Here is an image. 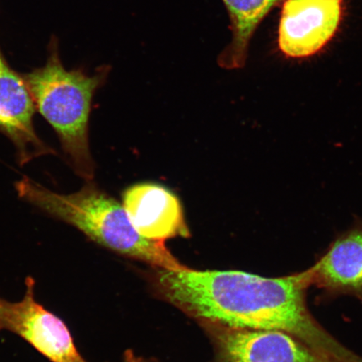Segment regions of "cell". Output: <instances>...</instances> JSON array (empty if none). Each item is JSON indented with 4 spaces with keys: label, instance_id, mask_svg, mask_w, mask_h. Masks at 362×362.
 I'll list each match as a JSON object with an SVG mask.
<instances>
[{
    "label": "cell",
    "instance_id": "1",
    "mask_svg": "<svg viewBox=\"0 0 362 362\" xmlns=\"http://www.w3.org/2000/svg\"><path fill=\"white\" fill-rule=\"evenodd\" d=\"M163 298L185 313L224 327L279 330L304 343L325 362H362L317 321L307 306L312 271L265 278L242 271L156 269Z\"/></svg>",
    "mask_w": 362,
    "mask_h": 362
},
{
    "label": "cell",
    "instance_id": "2",
    "mask_svg": "<svg viewBox=\"0 0 362 362\" xmlns=\"http://www.w3.org/2000/svg\"><path fill=\"white\" fill-rule=\"evenodd\" d=\"M22 200L49 216L74 226L93 242L119 255L139 260L156 269H187L172 255L164 242L140 235L123 205L102 191L93 180L78 192L64 194L49 191L28 177L16 184Z\"/></svg>",
    "mask_w": 362,
    "mask_h": 362
},
{
    "label": "cell",
    "instance_id": "3",
    "mask_svg": "<svg viewBox=\"0 0 362 362\" xmlns=\"http://www.w3.org/2000/svg\"><path fill=\"white\" fill-rule=\"evenodd\" d=\"M45 64L23 75L36 110L55 132L67 162L80 177L93 180L95 165L90 156L88 127L95 93L106 83L111 67H99L94 75L81 68L66 70L53 37Z\"/></svg>",
    "mask_w": 362,
    "mask_h": 362
},
{
    "label": "cell",
    "instance_id": "4",
    "mask_svg": "<svg viewBox=\"0 0 362 362\" xmlns=\"http://www.w3.org/2000/svg\"><path fill=\"white\" fill-rule=\"evenodd\" d=\"M35 284L33 279H27L21 301L0 296V330L18 334L52 362H88L64 321L36 301Z\"/></svg>",
    "mask_w": 362,
    "mask_h": 362
},
{
    "label": "cell",
    "instance_id": "5",
    "mask_svg": "<svg viewBox=\"0 0 362 362\" xmlns=\"http://www.w3.org/2000/svg\"><path fill=\"white\" fill-rule=\"evenodd\" d=\"M346 0H284L278 45L283 55L304 59L316 55L336 35Z\"/></svg>",
    "mask_w": 362,
    "mask_h": 362
},
{
    "label": "cell",
    "instance_id": "6",
    "mask_svg": "<svg viewBox=\"0 0 362 362\" xmlns=\"http://www.w3.org/2000/svg\"><path fill=\"white\" fill-rule=\"evenodd\" d=\"M204 323L209 329L219 362H325L304 343L279 330Z\"/></svg>",
    "mask_w": 362,
    "mask_h": 362
},
{
    "label": "cell",
    "instance_id": "7",
    "mask_svg": "<svg viewBox=\"0 0 362 362\" xmlns=\"http://www.w3.org/2000/svg\"><path fill=\"white\" fill-rule=\"evenodd\" d=\"M35 112L33 98L23 75L13 69L0 49V133L13 143L20 165L40 156L57 155L55 149L36 133Z\"/></svg>",
    "mask_w": 362,
    "mask_h": 362
},
{
    "label": "cell",
    "instance_id": "8",
    "mask_svg": "<svg viewBox=\"0 0 362 362\" xmlns=\"http://www.w3.org/2000/svg\"><path fill=\"white\" fill-rule=\"evenodd\" d=\"M123 206L131 223L144 238L165 242L191 235L179 198L162 185H133L123 194Z\"/></svg>",
    "mask_w": 362,
    "mask_h": 362
},
{
    "label": "cell",
    "instance_id": "9",
    "mask_svg": "<svg viewBox=\"0 0 362 362\" xmlns=\"http://www.w3.org/2000/svg\"><path fill=\"white\" fill-rule=\"evenodd\" d=\"M312 271V286L327 297L352 296L362 303V223L339 235Z\"/></svg>",
    "mask_w": 362,
    "mask_h": 362
},
{
    "label": "cell",
    "instance_id": "10",
    "mask_svg": "<svg viewBox=\"0 0 362 362\" xmlns=\"http://www.w3.org/2000/svg\"><path fill=\"white\" fill-rule=\"evenodd\" d=\"M228 10L233 33L232 42L220 54L217 63L226 70L241 69L246 65L249 45L257 27L273 8L284 0H223Z\"/></svg>",
    "mask_w": 362,
    "mask_h": 362
},
{
    "label": "cell",
    "instance_id": "11",
    "mask_svg": "<svg viewBox=\"0 0 362 362\" xmlns=\"http://www.w3.org/2000/svg\"><path fill=\"white\" fill-rule=\"evenodd\" d=\"M124 362H149L141 357L135 356L132 351H127L124 356Z\"/></svg>",
    "mask_w": 362,
    "mask_h": 362
}]
</instances>
